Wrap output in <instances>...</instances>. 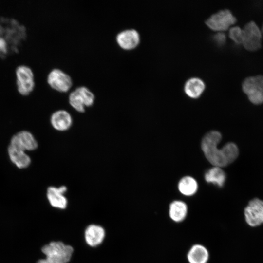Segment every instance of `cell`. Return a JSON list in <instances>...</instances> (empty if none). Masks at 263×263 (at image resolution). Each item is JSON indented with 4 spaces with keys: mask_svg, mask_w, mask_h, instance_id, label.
<instances>
[{
    "mask_svg": "<svg viewBox=\"0 0 263 263\" xmlns=\"http://www.w3.org/2000/svg\"><path fill=\"white\" fill-rule=\"evenodd\" d=\"M222 139L218 131H212L203 138L201 148L207 159L214 166L222 168L229 164L225 145L219 149L218 145Z\"/></svg>",
    "mask_w": 263,
    "mask_h": 263,
    "instance_id": "obj_1",
    "label": "cell"
},
{
    "mask_svg": "<svg viewBox=\"0 0 263 263\" xmlns=\"http://www.w3.org/2000/svg\"><path fill=\"white\" fill-rule=\"evenodd\" d=\"M45 258L37 263H68L74 251L73 248L60 241L52 242L42 248Z\"/></svg>",
    "mask_w": 263,
    "mask_h": 263,
    "instance_id": "obj_2",
    "label": "cell"
},
{
    "mask_svg": "<svg viewBox=\"0 0 263 263\" xmlns=\"http://www.w3.org/2000/svg\"><path fill=\"white\" fill-rule=\"evenodd\" d=\"M15 75L18 92L24 96L30 95L36 85L32 68L25 64L19 65L15 69Z\"/></svg>",
    "mask_w": 263,
    "mask_h": 263,
    "instance_id": "obj_3",
    "label": "cell"
},
{
    "mask_svg": "<svg viewBox=\"0 0 263 263\" xmlns=\"http://www.w3.org/2000/svg\"><path fill=\"white\" fill-rule=\"evenodd\" d=\"M242 88L252 103L259 105L263 103V75L246 77L242 83Z\"/></svg>",
    "mask_w": 263,
    "mask_h": 263,
    "instance_id": "obj_4",
    "label": "cell"
},
{
    "mask_svg": "<svg viewBox=\"0 0 263 263\" xmlns=\"http://www.w3.org/2000/svg\"><path fill=\"white\" fill-rule=\"evenodd\" d=\"M94 98V93L88 88L81 86L71 92L69 102L74 109L83 113L85 110V107H89L93 104Z\"/></svg>",
    "mask_w": 263,
    "mask_h": 263,
    "instance_id": "obj_5",
    "label": "cell"
},
{
    "mask_svg": "<svg viewBox=\"0 0 263 263\" xmlns=\"http://www.w3.org/2000/svg\"><path fill=\"white\" fill-rule=\"evenodd\" d=\"M242 45L249 51H256L262 46V33L253 21L247 23L244 28Z\"/></svg>",
    "mask_w": 263,
    "mask_h": 263,
    "instance_id": "obj_6",
    "label": "cell"
},
{
    "mask_svg": "<svg viewBox=\"0 0 263 263\" xmlns=\"http://www.w3.org/2000/svg\"><path fill=\"white\" fill-rule=\"evenodd\" d=\"M237 21L236 17L228 9L221 10L210 16L206 21V25L211 29L223 32L229 28Z\"/></svg>",
    "mask_w": 263,
    "mask_h": 263,
    "instance_id": "obj_7",
    "label": "cell"
},
{
    "mask_svg": "<svg viewBox=\"0 0 263 263\" xmlns=\"http://www.w3.org/2000/svg\"><path fill=\"white\" fill-rule=\"evenodd\" d=\"M244 218L250 226H257L263 223V201L259 198L250 200L244 210Z\"/></svg>",
    "mask_w": 263,
    "mask_h": 263,
    "instance_id": "obj_8",
    "label": "cell"
},
{
    "mask_svg": "<svg viewBox=\"0 0 263 263\" xmlns=\"http://www.w3.org/2000/svg\"><path fill=\"white\" fill-rule=\"evenodd\" d=\"M47 82L53 89L59 92H66L72 85L71 76L59 68H54L49 72Z\"/></svg>",
    "mask_w": 263,
    "mask_h": 263,
    "instance_id": "obj_9",
    "label": "cell"
},
{
    "mask_svg": "<svg viewBox=\"0 0 263 263\" xmlns=\"http://www.w3.org/2000/svg\"><path fill=\"white\" fill-rule=\"evenodd\" d=\"M10 146L23 151L34 150L38 147V143L31 133L23 131L14 135Z\"/></svg>",
    "mask_w": 263,
    "mask_h": 263,
    "instance_id": "obj_10",
    "label": "cell"
},
{
    "mask_svg": "<svg viewBox=\"0 0 263 263\" xmlns=\"http://www.w3.org/2000/svg\"><path fill=\"white\" fill-rule=\"evenodd\" d=\"M67 190V188L65 186L48 187L47 190V197L50 205L56 208L65 209L67 206L68 201L64 194Z\"/></svg>",
    "mask_w": 263,
    "mask_h": 263,
    "instance_id": "obj_11",
    "label": "cell"
},
{
    "mask_svg": "<svg viewBox=\"0 0 263 263\" xmlns=\"http://www.w3.org/2000/svg\"><path fill=\"white\" fill-rule=\"evenodd\" d=\"M116 40L122 48L131 50L138 45L140 38L137 30L134 29H128L119 32L116 35Z\"/></svg>",
    "mask_w": 263,
    "mask_h": 263,
    "instance_id": "obj_12",
    "label": "cell"
},
{
    "mask_svg": "<svg viewBox=\"0 0 263 263\" xmlns=\"http://www.w3.org/2000/svg\"><path fill=\"white\" fill-rule=\"evenodd\" d=\"M51 125L56 131L65 132L69 130L73 123L72 116L65 110H58L54 112L50 118Z\"/></svg>",
    "mask_w": 263,
    "mask_h": 263,
    "instance_id": "obj_13",
    "label": "cell"
},
{
    "mask_svg": "<svg viewBox=\"0 0 263 263\" xmlns=\"http://www.w3.org/2000/svg\"><path fill=\"white\" fill-rule=\"evenodd\" d=\"M105 236L104 229L99 225H90L85 230V242L91 247H96L100 245L103 241Z\"/></svg>",
    "mask_w": 263,
    "mask_h": 263,
    "instance_id": "obj_14",
    "label": "cell"
},
{
    "mask_svg": "<svg viewBox=\"0 0 263 263\" xmlns=\"http://www.w3.org/2000/svg\"><path fill=\"white\" fill-rule=\"evenodd\" d=\"M209 258L208 250L201 244H193L187 253V259L188 263H207Z\"/></svg>",
    "mask_w": 263,
    "mask_h": 263,
    "instance_id": "obj_15",
    "label": "cell"
},
{
    "mask_svg": "<svg viewBox=\"0 0 263 263\" xmlns=\"http://www.w3.org/2000/svg\"><path fill=\"white\" fill-rule=\"evenodd\" d=\"M188 210V207L185 202L176 200L171 202L169 204L168 215L172 222L180 223L187 218Z\"/></svg>",
    "mask_w": 263,
    "mask_h": 263,
    "instance_id": "obj_16",
    "label": "cell"
},
{
    "mask_svg": "<svg viewBox=\"0 0 263 263\" xmlns=\"http://www.w3.org/2000/svg\"><path fill=\"white\" fill-rule=\"evenodd\" d=\"M205 89L204 82L198 77H192L188 79L184 85V91L186 94L192 98L200 97Z\"/></svg>",
    "mask_w": 263,
    "mask_h": 263,
    "instance_id": "obj_17",
    "label": "cell"
},
{
    "mask_svg": "<svg viewBox=\"0 0 263 263\" xmlns=\"http://www.w3.org/2000/svg\"><path fill=\"white\" fill-rule=\"evenodd\" d=\"M8 153L11 162L19 169L26 168L31 163L30 157L24 151L9 146Z\"/></svg>",
    "mask_w": 263,
    "mask_h": 263,
    "instance_id": "obj_18",
    "label": "cell"
},
{
    "mask_svg": "<svg viewBox=\"0 0 263 263\" xmlns=\"http://www.w3.org/2000/svg\"><path fill=\"white\" fill-rule=\"evenodd\" d=\"M204 178L207 182L222 187L225 182L226 175L221 168L214 166L206 172Z\"/></svg>",
    "mask_w": 263,
    "mask_h": 263,
    "instance_id": "obj_19",
    "label": "cell"
},
{
    "mask_svg": "<svg viewBox=\"0 0 263 263\" xmlns=\"http://www.w3.org/2000/svg\"><path fill=\"white\" fill-rule=\"evenodd\" d=\"M179 191L186 196L194 195L198 190V184L193 177L187 176L183 177L178 184Z\"/></svg>",
    "mask_w": 263,
    "mask_h": 263,
    "instance_id": "obj_20",
    "label": "cell"
},
{
    "mask_svg": "<svg viewBox=\"0 0 263 263\" xmlns=\"http://www.w3.org/2000/svg\"><path fill=\"white\" fill-rule=\"evenodd\" d=\"M230 39L238 44H242L243 40V30L239 26L231 27L228 32Z\"/></svg>",
    "mask_w": 263,
    "mask_h": 263,
    "instance_id": "obj_21",
    "label": "cell"
},
{
    "mask_svg": "<svg viewBox=\"0 0 263 263\" xmlns=\"http://www.w3.org/2000/svg\"><path fill=\"white\" fill-rule=\"evenodd\" d=\"M213 39L219 46L223 45L226 42V35L223 32H218L214 35Z\"/></svg>",
    "mask_w": 263,
    "mask_h": 263,
    "instance_id": "obj_22",
    "label": "cell"
},
{
    "mask_svg": "<svg viewBox=\"0 0 263 263\" xmlns=\"http://www.w3.org/2000/svg\"><path fill=\"white\" fill-rule=\"evenodd\" d=\"M262 33L263 34V24L262 25V28L261 29Z\"/></svg>",
    "mask_w": 263,
    "mask_h": 263,
    "instance_id": "obj_23",
    "label": "cell"
}]
</instances>
